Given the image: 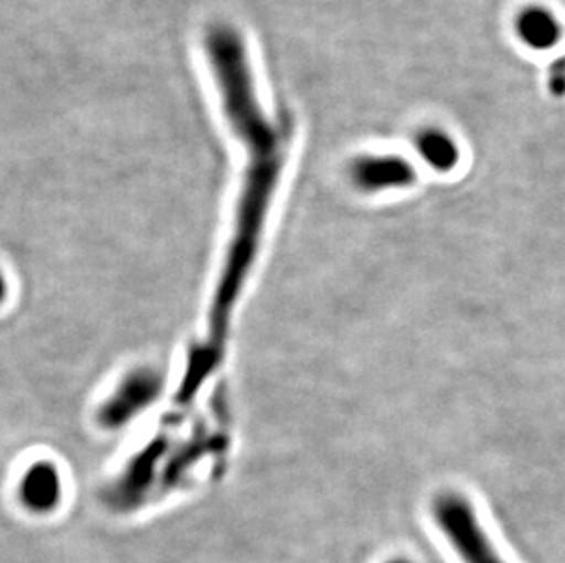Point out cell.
Listing matches in <instances>:
<instances>
[{"mask_svg": "<svg viewBox=\"0 0 565 563\" xmlns=\"http://www.w3.org/2000/svg\"><path fill=\"white\" fill-rule=\"evenodd\" d=\"M518 39L527 49L547 52L561 44L564 26L558 17L544 6L533 4L523 8L516 17Z\"/></svg>", "mask_w": 565, "mask_h": 563, "instance_id": "cell-6", "label": "cell"}, {"mask_svg": "<svg viewBox=\"0 0 565 563\" xmlns=\"http://www.w3.org/2000/svg\"><path fill=\"white\" fill-rule=\"evenodd\" d=\"M19 500L33 514L54 512L63 501V476L52 461L28 465L19 481Z\"/></svg>", "mask_w": 565, "mask_h": 563, "instance_id": "cell-5", "label": "cell"}, {"mask_svg": "<svg viewBox=\"0 0 565 563\" xmlns=\"http://www.w3.org/2000/svg\"><path fill=\"white\" fill-rule=\"evenodd\" d=\"M417 150L428 166L439 172H448L459 163V147L456 139L439 128H427L417 136Z\"/></svg>", "mask_w": 565, "mask_h": 563, "instance_id": "cell-7", "label": "cell"}, {"mask_svg": "<svg viewBox=\"0 0 565 563\" xmlns=\"http://www.w3.org/2000/svg\"><path fill=\"white\" fill-rule=\"evenodd\" d=\"M434 520L463 563H505L497 553L469 501L459 495H441L433 506Z\"/></svg>", "mask_w": 565, "mask_h": 563, "instance_id": "cell-2", "label": "cell"}, {"mask_svg": "<svg viewBox=\"0 0 565 563\" xmlns=\"http://www.w3.org/2000/svg\"><path fill=\"white\" fill-rule=\"evenodd\" d=\"M205 50L225 119L246 147V170L236 202L235 231L224 264L230 275L244 278L252 272L262 231L280 185L291 134L288 123L275 121L264 113L246 43L235 28L225 24L211 28L205 38Z\"/></svg>", "mask_w": 565, "mask_h": 563, "instance_id": "cell-1", "label": "cell"}, {"mask_svg": "<svg viewBox=\"0 0 565 563\" xmlns=\"http://www.w3.org/2000/svg\"><path fill=\"white\" fill-rule=\"evenodd\" d=\"M350 178L359 191H388L412 185L416 170L401 156H361L353 161Z\"/></svg>", "mask_w": 565, "mask_h": 563, "instance_id": "cell-4", "label": "cell"}, {"mask_svg": "<svg viewBox=\"0 0 565 563\" xmlns=\"http://www.w3.org/2000/svg\"><path fill=\"white\" fill-rule=\"evenodd\" d=\"M161 390L160 375L156 370L139 368L128 373L114 394L99 408V421L107 428L127 425L139 412L154 403Z\"/></svg>", "mask_w": 565, "mask_h": 563, "instance_id": "cell-3", "label": "cell"}, {"mask_svg": "<svg viewBox=\"0 0 565 563\" xmlns=\"http://www.w3.org/2000/svg\"><path fill=\"white\" fill-rule=\"evenodd\" d=\"M388 563H412V562H408V560H392V562H388Z\"/></svg>", "mask_w": 565, "mask_h": 563, "instance_id": "cell-9", "label": "cell"}, {"mask_svg": "<svg viewBox=\"0 0 565 563\" xmlns=\"http://www.w3.org/2000/svg\"><path fill=\"white\" fill-rule=\"evenodd\" d=\"M550 88L553 92V96H565V59H558L551 66Z\"/></svg>", "mask_w": 565, "mask_h": 563, "instance_id": "cell-8", "label": "cell"}]
</instances>
